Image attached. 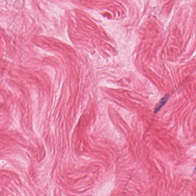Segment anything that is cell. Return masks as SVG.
<instances>
[{
  "instance_id": "7a4b0ae2",
  "label": "cell",
  "mask_w": 196,
  "mask_h": 196,
  "mask_svg": "<svg viewBox=\"0 0 196 196\" xmlns=\"http://www.w3.org/2000/svg\"><path fill=\"white\" fill-rule=\"evenodd\" d=\"M194 169H195V170H196V166H195V168H194Z\"/></svg>"
},
{
  "instance_id": "6da1fadb",
  "label": "cell",
  "mask_w": 196,
  "mask_h": 196,
  "mask_svg": "<svg viewBox=\"0 0 196 196\" xmlns=\"http://www.w3.org/2000/svg\"><path fill=\"white\" fill-rule=\"evenodd\" d=\"M169 95L167 94H166L161 100H160L159 102V103L157 104L156 106L155 109H154V113L156 114L161 109V108L163 106H164L166 102L168 101V100H169Z\"/></svg>"
}]
</instances>
